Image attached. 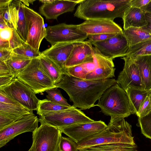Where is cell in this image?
I'll return each mask as SVG.
<instances>
[{
	"label": "cell",
	"mask_w": 151,
	"mask_h": 151,
	"mask_svg": "<svg viewBox=\"0 0 151 151\" xmlns=\"http://www.w3.org/2000/svg\"><path fill=\"white\" fill-rule=\"evenodd\" d=\"M83 0H55L50 4H43L39 8L40 13L47 19H57L60 15L75 9Z\"/></svg>",
	"instance_id": "e0dca14e"
},
{
	"label": "cell",
	"mask_w": 151,
	"mask_h": 151,
	"mask_svg": "<svg viewBox=\"0 0 151 151\" xmlns=\"http://www.w3.org/2000/svg\"><path fill=\"white\" fill-rule=\"evenodd\" d=\"M24 9L27 31L26 43L39 51L41 42L46 35L43 19L39 13L24 5Z\"/></svg>",
	"instance_id": "30bf717a"
},
{
	"label": "cell",
	"mask_w": 151,
	"mask_h": 151,
	"mask_svg": "<svg viewBox=\"0 0 151 151\" xmlns=\"http://www.w3.org/2000/svg\"><path fill=\"white\" fill-rule=\"evenodd\" d=\"M45 38L52 45L60 42L84 41L88 35L79 29L78 25L62 23L48 26Z\"/></svg>",
	"instance_id": "ba28073f"
},
{
	"label": "cell",
	"mask_w": 151,
	"mask_h": 151,
	"mask_svg": "<svg viewBox=\"0 0 151 151\" xmlns=\"http://www.w3.org/2000/svg\"><path fill=\"white\" fill-rule=\"evenodd\" d=\"M145 16L147 25L141 28L151 34V13L145 12Z\"/></svg>",
	"instance_id": "bcb514c9"
},
{
	"label": "cell",
	"mask_w": 151,
	"mask_h": 151,
	"mask_svg": "<svg viewBox=\"0 0 151 151\" xmlns=\"http://www.w3.org/2000/svg\"><path fill=\"white\" fill-rule=\"evenodd\" d=\"M0 91L30 111L37 110L40 100L31 88L17 78L8 86L0 88Z\"/></svg>",
	"instance_id": "9c48e42d"
},
{
	"label": "cell",
	"mask_w": 151,
	"mask_h": 151,
	"mask_svg": "<svg viewBox=\"0 0 151 151\" xmlns=\"http://www.w3.org/2000/svg\"><path fill=\"white\" fill-rule=\"evenodd\" d=\"M150 98L151 99V93H150Z\"/></svg>",
	"instance_id": "db71d44e"
},
{
	"label": "cell",
	"mask_w": 151,
	"mask_h": 151,
	"mask_svg": "<svg viewBox=\"0 0 151 151\" xmlns=\"http://www.w3.org/2000/svg\"><path fill=\"white\" fill-rule=\"evenodd\" d=\"M124 61L122 70L119 73L116 83L125 91L129 88L145 90L138 68L129 56L121 58Z\"/></svg>",
	"instance_id": "4fadbf2b"
},
{
	"label": "cell",
	"mask_w": 151,
	"mask_h": 151,
	"mask_svg": "<svg viewBox=\"0 0 151 151\" xmlns=\"http://www.w3.org/2000/svg\"><path fill=\"white\" fill-rule=\"evenodd\" d=\"M55 0H41L39 1L43 4H50L53 2Z\"/></svg>",
	"instance_id": "f5cc1de1"
},
{
	"label": "cell",
	"mask_w": 151,
	"mask_h": 151,
	"mask_svg": "<svg viewBox=\"0 0 151 151\" xmlns=\"http://www.w3.org/2000/svg\"><path fill=\"white\" fill-rule=\"evenodd\" d=\"M151 0H130V6L141 9L147 5Z\"/></svg>",
	"instance_id": "7bdbcfd3"
},
{
	"label": "cell",
	"mask_w": 151,
	"mask_h": 151,
	"mask_svg": "<svg viewBox=\"0 0 151 151\" xmlns=\"http://www.w3.org/2000/svg\"><path fill=\"white\" fill-rule=\"evenodd\" d=\"M150 95L146 97L136 114L138 118L142 117L147 115L151 111V99Z\"/></svg>",
	"instance_id": "8d00e7d4"
},
{
	"label": "cell",
	"mask_w": 151,
	"mask_h": 151,
	"mask_svg": "<svg viewBox=\"0 0 151 151\" xmlns=\"http://www.w3.org/2000/svg\"><path fill=\"white\" fill-rule=\"evenodd\" d=\"M130 0H83L74 16L78 18L103 19L114 21L116 18L123 19L126 10L130 6Z\"/></svg>",
	"instance_id": "7a4b0ae2"
},
{
	"label": "cell",
	"mask_w": 151,
	"mask_h": 151,
	"mask_svg": "<svg viewBox=\"0 0 151 151\" xmlns=\"http://www.w3.org/2000/svg\"><path fill=\"white\" fill-rule=\"evenodd\" d=\"M145 12L141 9L129 6L122 19L124 29L130 27L141 28L147 25Z\"/></svg>",
	"instance_id": "ffe728a7"
},
{
	"label": "cell",
	"mask_w": 151,
	"mask_h": 151,
	"mask_svg": "<svg viewBox=\"0 0 151 151\" xmlns=\"http://www.w3.org/2000/svg\"><path fill=\"white\" fill-rule=\"evenodd\" d=\"M95 106L111 117L124 118L134 114L126 91L117 83L105 91Z\"/></svg>",
	"instance_id": "277c9868"
},
{
	"label": "cell",
	"mask_w": 151,
	"mask_h": 151,
	"mask_svg": "<svg viewBox=\"0 0 151 151\" xmlns=\"http://www.w3.org/2000/svg\"><path fill=\"white\" fill-rule=\"evenodd\" d=\"M9 27V24L5 20L3 16L0 14V29Z\"/></svg>",
	"instance_id": "681fc988"
},
{
	"label": "cell",
	"mask_w": 151,
	"mask_h": 151,
	"mask_svg": "<svg viewBox=\"0 0 151 151\" xmlns=\"http://www.w3.org/2000/svg\"><path fill=\"white\" fill-rule=\"evenodd\" d=\"M16 77L29 86L35 94L56 87L44 70L39 58L32 59Z\"/></svg>",
	"instance_id": "5b68a950"
},
{
	"label": "cell",
	"mask_w": 151,
	"mask_h": 151,
	"mask_svg": "<svg viewBox=\"0 0 151 151\" xmlns=\"http://www.w3.org/2000/svg\"><path fill=\"white\" fill-rule=\"evenodd\" d=\"M141 9L146 12L151 13V1L147 5L142 7Z\"/></svg>",
	"instance_id": "f907efd6"
},
{
	"label": "cell",
	"mask_w": 151,
	"mask_h": 151,
	"mask_svg": "<svg viewBox=\"0 0 151 151\" xmlns=\"http://www.w3.org/2000/svg\"><path fill=\"white\" fill-rule=\"evenodd\" d=\"M107 125L101 120L59 128L62 133L78 143L103 130Z\"/></svg>",
	"instance_id": "5bb4252c"
},
{
	"label": "cell",
	"mask_w": 151,
	"mask_h": 151,
	"mask_svg": "<svg viewBox=\"0 0 151 151\" xmlns=\"http://www.w3.org/2000/svg\"><path fill=\"white\" fill-rule=\"evenodd\" d=\"M137 125L140 127L142 133L151 139V111L147 115L138 118Z\"/></svg>",
	"instance_id": "836d02e7"
},
{
	"label": "cell",
	"mask_w": 151,
	"mask_h": 151,
	"mask_svg": "<svg viewBox=\"0 0 151 151\" xmlns=\"http://www.w3.org/2000/svg\"><path fill=\"white\" fill-rule=\"evenodd\" d=\"M93 49L96 68L93 71L88 73L86 79L101 80L115 77V68L113 60L102 55L95 47Z\"/></svg>",
	"instance_id": "9a60e30c"
},
{
	"label": "cell",
	"mask_w": 151,
	"mask_h": 151,
	"mask_svg": "<svg viewBox=\"0 0 151 151\" xmlns=\"http://www.w3.org/2000/svg\"><path fill=\"white\" fill-rule=\"evenodd\" d=\"M0 102L9 104H19L0 91Z\"/></svg>",
	"instance_id": "f6af8a7d"
},
{
	"label": "cell",
	"mask_w": 151,
	"mask_h": 151,
	"mask_svg": "<svg viewBox=\"0 0 151 151\" xmlns=\"http://www.w3.org/2000/svg\"><path fill=\"white\" fill-rule=\"evenodd\" d=\"M14 53L31 59L39 58L41 52L33 49L29 45L24 42L22 45L13 50Z\"/></svg>",
	"instance_id": "4dcf8cb0"
},
{
	"label": "cell",
	"mask_w": 151,
	"mask_h": 151,
	"mask_svg": "<svg viewBox=\"0 0 151 151\" xmlns=\"http://www.w3.org/2000/svg\"><path fill=\"white\" fill-rule=\"evenodd\" d=\"M62 133L58 128L41 124L32 132V142L28 151H58Z\"/></svg>",
	"instance_id": "52a82bcc"
},
{
	"label": "cell",
	"mask_w": 151,
	"mask_h": 151,
	"mask_svg": "<svg viewBox=\"0 0 151 151\" xmlns=\"http://www.w3.org/2000/svg\"><path fill=\"white\" fill-rule=\"evenodd\" d=\"M151 55V39L140 42L129 47L127 56Z\"/></svg>",
	"instance_id": "f1b7e54d"
},
{
	"label": "cell",
	"mask_w": 151,
	"mask_h": 151,
	"mask_svg": "<svg viewBox=\"0 0 151 151\" xmlns=\"http://www.w3.org/2000/svg\"><path fill=\"white\" fill-rule=\"evenodd\" d=\"M39 122V119L32 111L0 130V148L19 134L33 132L38 127Z\"/></svg>",
	"instance_id": "8fae6325"
},
{
	"label": "cell",
	"mask_w": 151,
	"mask_h": 151,
	"mask_svg": "<svg viewBox=\"0 0 151 151\" xmlns=\"http://www.w3.org/2000/svg\"><path fill=\"white\" fill-rule=\"evenodd\" d=\"M88 73L82 63L78 65L65 68L63 73L79 78L86 79V76Z\"/></svg>",
	"instance_id": "e575fe53"
},
{
	"label": "cell",
	"mask_w": 151,
	"mask_h": 151,
	"mask_svg": "<svg viewBox=\"0 0 151 151\" xmlns=\"http://www.w3.org/2000/svg\"><path fill=\"white\" fill-rule=\"evenodd\" d=\"M122 33L129 47L151 39V34L141 28L130 27L124 29Z\"/></svg>",
	"instance_id": "d4e9b609"
},
{
	"label": "cell",
	"mask_w": 151,
	"mask_h": 151,
	"mask_svg": "<svg viewBox=\"0 0 151 151\" xmlns=\"http://www.w3.org/2000/svg\"><path fill=\"white\" fill-rule=\"evenodd\" d=\"M32 60L13 52L10 58L5 62L12 73L16 77L29 65Z\"/></svg>",
	"instance_id": "83f0119b"
},
{
	"label": "cell",
	"mask_w": 151,
	"mask_h": 151,
	"mask_svg": "<svg viewBox=\"0 0 151 151\" xmlns=\"http://www.w3.org/2000/svg\"><path fill=\"white\" fill-rule=\"evenodd\" d=\"M72 106L60 105L45 99L40 100L37 109V114L40 116L47 113L67 109Z\"/></svg>",
	"instance_id": "f546056e"
},
{
	"label": "cell",
	"mask_w": 151,
	"mask_h": 151,
	"mask_svg": "<svg viewBox=\"0 0 151 151\" xmlns=\"http://www.w3.org/2000/svg\"><path fill=\"white\" fill-rule=\"evenodd\" d=\"M31 111L19 104H9L0 102V113L17 121Z\"/></svg>",
	"instance_id": "484cf974"
},
{
	"label": "cell",
	"mask_w": 151,
	"mask_h": 151,
	"mask_svg": "<svg viewBox=\"0 0 151 151\" xmlns=\"http://www.w3.org/2000/svg\"><path fill=\"white\" fill-rule=\"evenodd\" d=\"M12 0H0V9H5L11 4Z\"/></svg>",
	"instance_id": "7dc6e473"
},
{
	"label": "cell",
	"mask_w": 151,
	"mask_h": 151,
	"mask_svg": "<svg viewBox=\"0 0 151 151\" xmlns=\"http://www.w3.org/2000/svg\"><path fill=\"white\" fill-rule=\"evenodd\" d=\"M57 87H54L47 90L45 92L47 93V99L58 104L67 106H71L67 102V100L62 96L60 91Z\"/></svg>",
	"instance_id": "1f68e13d"
},
{
	"label": "cell",
	"mask_w": 151,
	"mask_h": 151,
	"mask_svg": "<svg viewBox=\"0 0 151 151\" xmlns=\"http://www.w3.org/2000/svg\"><path fill=\"white\" fill-rule=\"evenodd\" d=\"M129 57L138 68L145 90H151V55Z\"/></svg>",
	"instance_id": "44dd1931"
},
{
	"label": "cell",
	"mask_w": 151,
	"mask_h": 151,
	"mask_svg": "<svg viewBox=\"0 0 151 151\" xmlns=\"http://www.w3.org/2000/svg\"><path fill=\"white\" fill-rule=\"evenodd\" d=\"M91 44L102 55L112 60L126 56L129 47L122 32L106 40Z\"/></svg>",
	"instance_id": "7c38bea8"
},
{
	"label": "cell",
	"mask_w": 151,
	"mask_h": 151,
	"mask_svg": "<svg viewBox=\"0 0 151 151\" xmlns=\"http://www.w3.org/2000/svg\"><path fill=\"white\" fill-rule=\"evenodd\" d=\"M12 4L14 6L15 10L16 30L22 40L26 42L27 31L24 9V4L20 0H13Z\"/></svg>",
	"instance_id": "cb8c5ba5"
},
{
	"label": "cell",
	"mask_w": 151,
	"mask_h": 151,
	"mask_svg": "<svg viewBox=\"0 0 151 151\" xmlns=\"http://www.w3.org/2000/svg\"><path fill=\"white\" fill-rule=\"evenodd\" d=\"M73 42H60L54 44L41 52L57 64L63 73L65 63L68 58L73 46Z\"/></svg>",
	"instance_id": "d6986e66"
},
{
	"label": "cell",
	"mask_w": 151,
	"mask_h": 151,
	"mask_svg": "<svg viewBox=\"0 0 151 151\" xmlns=\"http://www.w3.org/2000/svg\"><path fill=\"white\" fill-rule=\"evenodd\" d=\"M42 68L55 85L61 80L63 72L61 68L49 58L42 55L39 58Z\"/></svg>",
	"instance_id": "7402d4cb"
},
{
	"label": "cell",
	"mask_w": 151,
	"mask_h": 151,
	"mask_svg": "<svg viewBox=\"0 0 151 151\" xmlns=\"http://www.w3.org/2000/svg\"><path fill=\"white\" fill-rule=\"evenodd\" d=\"M16 78L13 74L0 77V88H4L10 84Z\"/></svg>",
	"instance_id": "60d3db41"
},
{
	"label": "cell",
	"mask_w": 151,
	"mask_h": 151,
	"mask_svg": "<svg viewBox=\"0 0 151 151\" xmlns=\"http://www.w3.org/2000/svg\"><path fill=\"white\" fill-rule=\"evenodd\" d=\"M125 91L131 106L134 114L136 115L146 97L150 95L151 90H146L129 88Z\"/></svg>",
	"instance_id": "603a6c76"
},
{
	"label": "cell",
	"mask_w": 151,
	"mask_h": 151,
	"mask_svg": "<svg viewBox=\"0 0 151 151\" xmlns=\"http://www.w3.org/2000/svg\"><path fill=\"white\" fill-rule=\"evenodd\" d=\"M13 52L10 49H0V60L6 62L12 56Z\"/></svg>",
	"instance_id": "b9f144b4"
},
{
	"label": "cell",
	"mask_w": 151,
	"mask_h": 151,
	"mask_svg": "<svg viewBox=\"0 0 151 151\" xmlns=\"http://www.w3.org/2000/svg\"><path fill=\"white\" fill-rule=\"evenodd\" d=\"M10 49L9 41L3 40L0 38V49Z\"/></svg>",
	"instance_id": "c3c4849f"
},
{
	"label": "cell",
	"mask_w": 151,
	"mask_h": 151,
	"mask_svg": "<svg viewBox=\"0 0 151 151\" xmlns=\"http://www.w3.org/2000/svg\"><path fill=\"white\" fill-rule=\"evenodd\" d=\"M12 74L6 62L0 60V77Z\"/></svg>",
	"instance_id": "ee69618b"
},
{
	"label": "cell",
	"mask_w": 151,
	"mask_h": 151,
	"mask_svg": "<svg viewBox=\"0 0 151 151\" xmlns=\"http://www.w3.org/2000/svg\"><path fill=\"white\" fill-rule=\"evenodd\" d=\"M80 30L88 35L122 32L121 28L114 21L103 19H88L78 24Z\"/></svg>",
	"instance_id": "2e32d148"
},
{
	"label": "cell",
	"mask_w": 151,
	"mask_h": 151,
	"mask_svg": "<svg viewBox=\"0 0 151 151\" xmlns=\"http://www.w3.org/2000/svg\"><path fill=\"white\" fill-rule=\"evenodd\" d=\"M39 121L41 124H46L58 128L94 121L73 106L67 109L40 116Z\"/></svg>",
	"instance_id": "8992f818"
},
{
	"label": "cell",
	"mask_w": 151,
	"mask_h": 151,
	"mask_svg": "<svg viewBox=\"0 0 151 151\" xmlns=\"http://www.w3.org/2000/svg\"><path fill=\"white\" fill-rule=\"evenodd\" d=\"M0 14L3 16L10 27L17 29L15 10L12 3L6 8L0 9Z\"/></svg>",
	"instance_id": "d6a6232c"
},
{
	"label": "cell",
	"mask_w": 151,
	"mask_h": 151,
	"mask_svg": "<svg viewBox=\"0 0 151 151\" xmlns=\"http://www.w3.org/2000/svg\"><path fill=\"white\" fill-rule=\"evenodd\" d=\"M137 145L114 143L92 146L78 151H137Z\"/></svg>",
	"instance_id": "4316f807"
},
{
	"label": "cell",
	"mask_w": 151,
	"mask_h": 151,
	"mask_svg": "<svg viewBox=\"0 0 151 151\" xmlns=\"http://www.w3.org/2000/svg\"><path fill=\"white\" fill-rule=\"evenodd\" d=\"M116 83L113 78L88 80L63 73L61 80L55 86L66 92L73 106L82 110L95 106V103L105 91Z\"/></svg>",
	"instance_id": "6da1fadb"
},
{
	"label": "cell",
	"mask_w": 151,
	"mask_h": 151,
	"mask_svg": "<svg viewBox=\"0 0 151 151\" xmlns=\"http://www.w3.org/2000/svg\"><path fill=\"white\" fill-rule=\"evenodd\" d=\"M114 143L137 145L132 136L131 126L124 118L111 117L106 128L78 143L77 148L79 150L92 146Z\"/></svg>",
	"instance_id": "3957f363"
},
{
	"label": "cell",
	"mask_w": 151,
	"mask_h": 151,
	"mask_svg": "<svg viewBox=\"0 0 151 151\" xmlns=\"http://www.w3.org/2000/svg\"><path fill=\"white\" fill-rule=\"evenodd\" d=\"M73 44L71 53L65 63V68L81 64L93 57V47L88 40L75 42Z\"/></svg>",
	"instance_id": "ac0fdd59"
},
{
	"label": "cell",
	"mask_w": 151,
	"mask_h": 151,
	"mask_svg": "<svg viewBox=\"0 0 151 151\" xmlns=\"http://www.w3.org/2000/svg\"><path fill=\"white\" fill-rule=\"evenodd\" d=\"M78 144L69 137L62 136L58 151H78Z\"/></svg>",
	"instance_id": "d590c367"
},
{
	"label": "cell",
	"mask_w": 151,
	"mask_h": 151,
	"mask_svg": "<svg viewBox=\"0 0 151 151\" xmlns=\"http://www.w3.org/2000/svg\"><path fill=\"white\" fill-rule=\"evenodd\" d=\"M9 41L10 48L12 50L21 46L25 42L20 37L16 30L14 28L13 29L12 36Z\"/></svg>",
	"instance_id": "74e56055"
},
{
	"label": "cell",
	"mask_w": 151,
	"mask_h": 151,
	"mask_svg": "<svg viewBox=\"0 0 151 151\" xmlns=\"http://www.w3.org/2000/svg\"><path fill=\"white\" fill-rule=\"evenodd\" d=\"M117 34L106 33L91 35H88V41L91 43L106 40L115 36Z\"/></svg>",
	"instance_id": "f35d334b"
},
{
	"label": "cell",
	"mask_w": 151,
	"mask_h": 151,
	"mask_svg": "<svg viewBox=\"0 0 151 151\" xmlns=\"http://www.w3.org/2000/svg\"><path fill=\"white\" fill-rule=\"evenodd\" d=\"M13 29L9 27L0 29V38L3 40L9 41L13 35Z\"/></svg>",
	"instance_id": "ab89813d"
},
{
	"label": "cell",
	"mask_w": 151,
	"mask_h": 151,
	"mask_svg": "<svg viewBox=\"0 0 151 151\" xmlns=\"http://www.w3.org/2000/svg\"><path fill=\"white\" fill-rule=\"evenodd\" d=\"M24 4L25 6H29V4H33V3L34 1H35V0H20Z\"/></svg>",
	"instance_id": "816d5d0a"
}]
</instances>
